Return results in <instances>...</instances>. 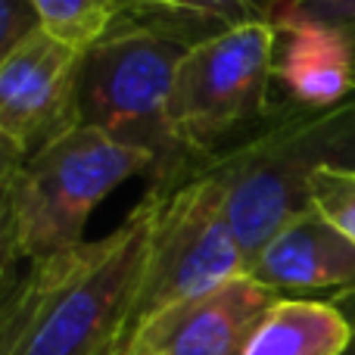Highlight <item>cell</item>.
I'll use <instances>...</instances> for the list:
<instances>
[{"instance_id": "6da1fadb", "label": "cell", "mask_w": 355, "mask_h": 355, "mask_svg": "<svg viewBox=\"0 0 355 355\" xmlns=\"http://www.w3.org/2000/svg\"><path fill=\"white\" fill-rule=\"evenodd\" d=\"M147 234L141 200L106 237L25 265L3 287L0 355H116L135 324Z\"/></svg>"}, {"instance_id": "7a4b0ae2", "label": "cell", "mask_w": 355, "mask_h": 355, "mask_svg": "<svg viewBox=\"0 0 355 355\" xmlns=\"http://www.w3.org/2000/svg\"><path fill=\"white\" fill-rule=\"evenodd\" d=\"M156 156L97 128L66 131L25 159L3 156L0 172V240L3 275L85 243L91 212L128 178H153Z\"/></svg>"}, {"instance_id": "3957f363", "label": "cell", "mask_w": 355, "mask_h": 355, "mask_svg": "<svg viewBox=\"0 0 355 355\" xmlns=\"http://www.w3.org/2000/svg\"><path fill=\"white\" fill-rule=\"evenodd\" d=\"M321 166L355 168V100L331 110L277 103L250 141L202 168L225 190L246 268L284 225L312 209L309 178Z\"/></svg>"}, {"instance_id": "277c9868", "label": "cell", "mask_w": 355, "mask_h": 355, "mask_svg": "<svg viewBox=\"0 0 355 355\" xmlns=\"http://www.w3.org/2000/svg\"><path fill=\"white\" fill-rule=\"evenodd\" d=\"M275 25H246L187 50L168 94V135L190 178L275 116Z\"/></svg>"}, {"instance_id": "5b68a950", "label": "cell", "mask_w": 355, "mask_h": 355, "mask_svg": "<svg viewBox=\"0 0 355 355\" xmlns=\"http://www.w3.org/2000/svg\"><path fill=\"white\" fill-rule=\"evenodd\" d=\"M184 47L135 28H112L85 50L78 78V122L156 156L150 187L181 184L190 172L168 135V94Z\"/></svg>"}, {"instance_id": "8992f818", "label": "cell", "mask_w": 355, "mask_h": 355, "mask_svg": "<svg viewBox=\"0 0 355 355\" xmlns=\"http://www.w3.org/2000/svg\"><path fill=\"white\" fill-rule=\"evenodd\" d=\"M147 262L135 306V331L178 302L196 300L246 275V259L225 212V190L215 175L200 172L181 184L150 187Z\"/></svg>"}, {"instance_id": "52a82bcc", "label": "cell", "mask_w": 355, "mask_h": 355, "mask_svg": "<svg viewBox=\"0 0 355 355\" xmlns=\"http://www.w3.org/2000/svg\"><path fill=\"white\" fill-rule=\"evenodd\" d=\"M85 53L37 31L0 56L3 156L25 159L78 128V78Z\"/></svg>"}, {"instance_id": "ba28073f", "label": "cell", "mask_w": 355, "mask_h": 355, "mask_svg": "<svg viewBox=\"0 0 355 355\" xmlns=\"http://www.w3.org/2000/svg\"><path fill=\"white\" fill-rule=\"evenodd\" d=\"M277 300L275 290L240 275L137 324L122 355H243Z\"/></svg>"}, {"instance_id": "9c48e42d", "label": "cell", "mask_w": 355, "mask_h": 355, "mask_svg": "<svg viewBox=\"0 0 355 355\" xmlns=\"http://www.w3.org/2000/svg\"><path fill=\"white\" fill-rule=\"evenodd\" d=\"M246 275L277 296L355 290V243L315 209L284 225L250 262Z\"/></svg>"}, {"instance_id": "30bf717a", "label": "cell", "mask_w": 355, "mask_h": 355, "mask_svg": "<svg viewBox=\"0 0 355 355\" xmlns=\"http://www.w3.org/2000/svg\"><path fill=\"white\" fill-rule=\"evenodd\" d=\"M275 103L331 110L355 100V66L337 35L293 19H277Z\"/></svg>"}, {"instance_id": "8fae6325", "label": "cell", "mask_w": 355, "mask_h": 355, "mask_svg": "<svg viewBox=\"0 0 355 355\" xmlns=\"http://www.w3.org/2000/svg\"><path fill=\"white\" fill-rule=\"evenodd\" d=\"M290 0H119L116 28H135L193 50L246 25H275Z\"/></svg>"}, {"instance_id": "7c38bea8", "label": "cell", "mask_w": 355, "mask_h": 355, "mask_svg": "<svg viewBox=\"0 0 355 355\" xmlns=\"http://www.w3.org/2000/svg\"><path fill=\"white\" fill-rule=\"evenodd\" d=\"M349 343L352 324L334 300L281 296L243 355H346Z\"/></svg>"}, {"instance_id": "4fadbf2b", "label": "cell", "mask_w": 355, "mask_h": 355, "mask_svg": "<svg viewBox=\"0 0 355 355\" xmlns=\"http://www.w3.org/2000/svg\"><path fill=\"white\" fill-rule=\"evenodd\" d=\"M47 35L75 50H91L119 22V0H35Z\"/></svg>"}, {"instance_id": "5bb4252c", "label": "cell", "mask_w": 355, "mask_h": 355, "mask_svg": "<svg viewBox=\"0 0 355 355\" xmlns=\"http://www.w3.org/2000/svg\"><path fill=\"white\" fill-rule=\"evenodd\" d=\"M309 202L327 225H334L355 243V168H315L309 178Z\"/></svg>"}, {"instance_id": "9a60e30c", "label": "cell", "mask_w": 355, "mask_h": 355, "mask_svg": "<svg viewBox=\"0 0 355 355\" xmlns=\"http://www.w3.org/2000/svg\"><path fill=\"white\" fill-rule=\"evenodd\" d=\"M277 19H293L337 35L355 66V0H293Z\"/></svg>"}, {"instance_id": "2e32d148", "label": "cell", "mask_w": 355, "mask_h": 355, "mask_svg": "<svg viewBox=\"0 0 355 355\" xmlns=\"http://www.w3.org/2000/svg\"><path fill=\"white\" fill-rule=\"evenodd\" d=\"M44 31L35 0H0V56Z\"/></svg>"}, {"instance_id": "e0dca14e", "label": "cell", "mask_w": 355, "mask_h": 355, "mask_svg": "<svg viewBox=\"0 0 355 355\" xmlns=\"http://www.w3.org/2000/svg\"><path fill=\"white\" fill-rule=\"evenodd\" d=\"M334 302H337V306L343 309V315L349 318V324H352V343H349V349H346V355H355V290L334 296Z\"/></svg>"}, {"instance_id": "ac0fdd59", "label": "cell", "mask_w": 355, "mask_h": 355, "mask_svg": "<svg viewBox=\"0 0 355 355\" xmlns=\"http://www.w3.org/2000/svg\"><path fill=\"white\" fill-rule=\"evenodd\" d=\"M116 355H122V349H119V352H116Z\"/></svg>"}, {"instance_id": "d6986e66", "label": "cell", "mask_w": 355, "mask_h": 355, "mask_svg": "<svg viewBox=\"0 0 355 355\" xmlns=\"http://www.w3.org/2000/svg\"><path fill=\"white\" fill-rule=\"evenodd\" d=\"M290 3H293V0H290Z\"/></svg>"}]
</instances>
